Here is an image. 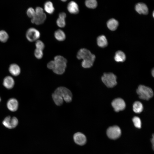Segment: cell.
I'll use <instances>...</instances> for the list:
<instances>
[{"label":"cell","mask_w":154,"mask_h":154,"mask_svg":"<svg viewBox=\"0 0 154 154\" xmlns=\"http://www.w3.org/2000/svg\"><path fill=\"white\" fill-rule=\"evenodd\" d=\"M133 110L136 113H139L143 110V107L142 104L140 102L137 101L134 102L133 104Z\"/></svg>","instance_id":"cell-23"},{"label":"cell","mask_w":154,"mask_h":154,"mask_svg":"<svg viewBox=\"0 0 154 154\" xmlns=\"http://www.w3.org/2000/svg\"><path fill=\"white\" fill-rule=\"evenodd\" d=\"M136 92L139 98L143 100H149L153 95V91L151 88L143 85L139 86Z\"/></svg>","instance_id":"cell-3"},{"label":"cell","mask_w":154,"mask_h":154,"mask_svg":"<svg viewBox=\"0 0 154 154\" xmlns=\"http://www.w3.org/2000/svg\"><path fill=\"white\" fill-rule=\"evenodd\" d=\"M154 69H153V70H152V72H151V73H152V75L153 76V77H154Z\"/></svg>","instance_id":"cell-34"},{"label":"cell","mask_w":154,"mask_h":154,"mask_svg":"<svg viewBox=\"0 0 154 154\" xmlns=\"http://www.w3.org/2000/svg\"><path fill=\"white\" fill-rule=\"evenodd\" d=\"M9 35L7 32L3 30L0 31V41L3 42L7 41Z\"/></svg>","instance_id":"cell-25"},{"label":"cell","mask_w":154,"mask_h":154,"mask_svg":"<svg viewBox=\"0 0 154 154\" xmlns=\"http://www.w3.org/2000/svg\"><path fill=\"white\" fill-rule=\"evenodd\" d=\"M116 76L112 73H105L101 79L103 83L108 88H112L117 84Z\"/></svg>","instance_id":"cell-5"},{"label":"cell","mask_w":154,"mask_h":154,"mask_svg":"<svg viewBox=\"0 0 154 154\" xmlns=\"http://www.w3.org/2000/svg\"><path fill=\"white\" fill-rule=\"evenodd\" d=\"M136 11L139 14H147L148 12V8L144 3H137L135 6Z\"/></svg>","instance_id":"cell-12"},{"label":"cell","mask_w":154,"mask_h":154,"mask_svg":"<svg viewBox=\"0 0 154 154\" xmlns=\"http://www.w3.org/2000/svg\"><path fill=\"white\" fill-rule=\"evenodd\" d=\"M118 21L112 18L109 20L107 22V25L108 28L112 31L115 30L118 25Z\"/></svg>","instance_id":"cell-17"},{"label":"cell","mask_w":154,"mask_h":154,"mask_svg":"<svg viewBox=\"0 0 154 154\" xmlns=\"http://www.w3.org/2000/svg\"><path fill=\"white\" fill-rule=\"evenodd\" d=\"M36 48L42 50L44 48V43L40 40H37L35 43Z\"/></svg>","instance_id":"cell-29"},{"label":"cell","mask_w":154,"mask_h":154,"mask_svg":"<svg viewBox=\"0 0 154 154\" xmlns=\"http://www.w3.org/2000/svg\"><path fill=\"white\" fill-rule=\"evenodd\" d=\"M97 43L101 47H104L108 44V41L105 36L104 35L99 36L97 38Z\"/></svg>","instance_id":"cell-18"},{"label":"cell","mask_w":154,"mask_h":154,"mask_svg":"<svg viewBox=\"0 0 154 154\" xmlns=\"http://www.w3.org/2000/svg\"><path fill=\"white\" fill-rule=\"evenodd\" d=\"M76 56L78 59L83 60L81 65L84 68L91 67L95 59V55L92 54L89 50L85 48L80 49L78 52Z\"/></svg>","instance_id":"cell-2"},{"label":"cell","mask_w":154,"mask_h":154,"mask_svg":"<svg viewBox=\"0 0 154 154\" xmlns=\"http://www.w3.org/2000/svg\"><path fill=\"white\" fill-rule=\"evenodd\" d=\"M67 8L69 12L71 14H76L79 11L78 6L74 1L70 2L68 5Z\"/></svg>","instance_id":"cell-14"},{"label":"cell","mask_w":154,"mask_h":154,"mask_svg":"<svg viewBox=\"0 0 154 154\" xmlns=\"http://www.w3.org/2000/svg\"><path fill=\"white\" fill-rule=\"evenodd\" d=\"M85 5L88 8L94 9L97 5V2L95 0H87L85 2Z\"/></svg>","instance_id":"cell-24"},{"label":"cell","mask_w":154,"mask_h":154,"mask_svg":"<svg viewBox=\"0 0 154 154\" xmlns=\"http://www.w3.org/2000/svg\"><path fill=\"white\" fill-rule=\"evenodd\" d=\"M73 138L75 143L80 145H84L86 142V136L80 132L75 133L74 135Z\"/></svg>","instance_id":"cell-10"},{"label":"cell","mask_w":154,"mask_h":154,"mask_svg":"<svg viewBox=\"0 0 154 154\" xmlns=\"http://www.w3.org/2000/svg\"><path fill=\"white\" fill-rule=\"evenodd\" d=\"M34 55L37 59L41 58L43 55L42 50L36 48L35 50Z\"/></svg>","instance_id":"cell-28"},{"label":"cell","mask_w":154,"mask_h":154,"mask_svg":"<svg viewBox=\"0 0 154 154\" xmlns=\"http://www.w3.org/2000/svg\"><path fill=\"white\" fill-rule=\"evenodd\" d=\"M14 81L13 78L11 76H7L3 80V85L7 88H12L14 85Z\"/></svg>","instance_id":"cell-15"},{"label":"cell","mask_w":154,"mask_h":154,"mask_svg":"<svg viewBox=\"0 0 154 154\" xmlns=\"http://www.w3.org/2000/svg\"><path fill=\"white\" fill-rule=\"evenodd\" d=\"M8 108L12 112L16 111L18 108V102L17 100L14 98L10 99L7 103Z\"/></svg>","instance_id":"cell-13"},{"label":"cell","mask_w":154,"mask_h":154,"mask_svg":"<svg viewBox=\"0 0 154 154\" xmlns=\"http://www.w3.org/2000/svg\"><path fill=\"white\" fill-rule=\"evenodd\" d=\"M35 14L40 15L44 13L43 10L42 8L38 7L36 8L35 10Z\"/></svg>","instance_id":"cell-31"},{"label":"cell","mask_w":154,"mask_h":154,"mask_svg":"<svg viewBox=\"0 0 154 154\" xmlns=\"http://www.w3.org/2000/svg\"><path fill=\"white\" fill-rule=\"evenodd\" d=\"M54 36L56 39L59 41H63L66 38L64 33L60 29H58L55 32Z\"/></svg>","instance_id":"cell-21"},{"label":"cell","mask_w":154,"mask_h":154,"mask_svg":"<svg viewBox=\"0 0 154 154\" xmlns=\"http://www.w3.org/2000/svg\"><path fill=\"white\" fill-rule=\"evenodd\" d=\"M56 23L58 26L61 28L64 27L66 25L65 19L59 17L57 19Z\"/></svg>","instance_id":"cell-27"},{"label":"cell","mask_w":154,"mask_h":154,"mask_svg":"<svg viewBox=\"0 0 154 154\" xmlns=\"http://www.w3.org/2000/svg\"><path fill=\"white\" fill-rule=\"evenodd\" d=\"M135 126L137 128H140L141 127V122L140 118L137 116L134 117L132 119Z\"/></svg>","instance_id":"cell-26"},{"label":"cell","mask_w":154,"mask_h":154,"mask_svg":"<svg viewBox=\"0 0 154 154\" xmlns=\"http://www.w3.org/2000/svg\"><path fill=\"white\" fill-rule=\"evenodd\" d=\"M2 123L7 128L11 129L15 128L17 126L18 121L15 117H11L10 116H8L4 119Z\"/></svg>","instance_id":"cell-8"},{"label":"cell","mask_w":154,"mask_h":154,"mask_svg":"<svg viewBox=\"0 0 154 154\" xmlns=\"http://www.w3.org/2000/svg\"><path fill=\"white\" fill-rule=\"evenodd\" d=\"M112 105L115 111L116 112L123 110L125 107V104L124 101L120 98L114 100L112 102Z\"/></svg>","instance_id":"cell-9"},{"label":"cell","mask_w":154,"mask_h":154,"mask_svg":"<svg viewBox=\"0 0 154 154\" xmlns=\"http://www.w3.org/2000/svg\"><path fill=\"white\" fill-rule=\"evenodd\" d=\"M52 99L56 105L57 106H60L63 104V99L60 96L53 93L52 94Z\"/></svg>","instance_id":"cell-22"},{"label":"cell","mask_w":154,"mask_h":154,"mask_svg":"<svg viewBox=\"0 0 154 154\" xmlns=\"http://www.w3.org/2000/svg\"><path fill=\"white\" fill-rule=\"evenodd\" d=\"M40 36L39 31L34 28H30L27 31L26 37L28 40L33 42L37 40Z\"/></svg>","instance_id":"cell-7"},{"label":"cell","mask_w":154,"mask_h":154,"mask_svg":"<svg viewBox=\"0 0 154 154\" xmlns=\"http://www.w3.org/2000/svg\"><path fill=\"white\" fill-rule=\"evenodd\" d=\"M67 60L63 56L60 55L55 56L54 60L50 61L47 64V68L52 70L53 72L58 75L63 74L66 67Z\"/></svg>","instance_id":"cell-1"},{"label":"cell","mask_w":154,"mask_h":154,"mask_svg":"<svg viewBox=\"0 0 154 154\" xmlns=\"http://www.w3.org/2000/svg\"><path fill=\"white\" fill-rule=\"evenodd\" d=\"M54 93L61 96L66 103H70L72 101V93L70 90L65 87H59L55 90Z\"/></svg>","instance_id":"cell-4"},{"label":"cell","mask_w":154,"mask_h":154,"mask_svg":"<svg viewBox=\"0 0 154 154\" xmlns=\"http://www.w3.org/2000/svg\"><path fill=\"white\" fill-rule=\"evenodd\" d=\"M44 9L45 11L49 14L53 13L54 10L52 3L49 1H47L45 3Z\"/></svg>","instance_id":"cell-20"},{"label":"cell","mask_w":154,"mask_h":154,"mask_svg":"<svg viewBox=\"0 0 154 154\" xmlns=\"http://www.w3.org/2000/svg\"><path fill=\"white\" fill-rule=\"evenodd\" d=\"M1 98L0 97V102L1 101Z\"/></svg>","instance_id":"cell-35"},{"label":"cell","mask_w":154,"mask_h":154,"mask_svg":"<svg viewBox=\"0 0 154 154\" xmlns=\"http://www.w3.org/2000/svg\"><path fill=\"white\" fill-rule=\"evenodd\" d=\"M27 13L29 17L32 18L35 14V11L33 8L29 7L27 10Z\"/></svg>","instance_id":"cell-30"},{"label":"cell","mask_w":154,"mask_h":154,"mask_svg":"<svg viewBox=\"0 0 154 154\" xmlns=\"http://www.w3.org/2000/svg\"><path fill=\"white\" fill-rule=\"evenodd\" d=\"M114 58L117 62H123L125 60L126 56L123 52L118 50L116 52Z\"/></svg>","instance_id":"cell-19"},{"label":"cell","mask_w":154,"mask_h":154,"mask_svg":"<svg viewBox=\"0 0 154 154\" xmlns=\"http://www.w3.org/2000/svg\"><path fill=\"white\" fill-rule=\"evenodd\" d=\"M66 17V14L64 12H62L60 13L59 14V17L63 18L64 19H65Z\"/></svg>","instance_id":"cell-32"},{"label":"cell","mask_w":154,"mask_h":154,"mask_svg":"<svg viewBox=\"0 0 154 154\" xmlns=\"http://www.w3.org/2000/svg\"><path fill=\"white\" fill-rule=\"evenodd\" d=\"M46 19V15L44 13L36 15L31 18L32 23L39 25L43 23Z\"/></svg>","instance_id":"cell-11"},{"label":"cell","mask_w":154,"mask_h":154,"mask_svg":"<svg viewBox=\"0 0 154 154\" xmlns=\"http://www.w3.org/2000/svg\"><path fill=\"white\" fill-rule=\"evenodd\" d=\"M121 134L120 128L118 126L115 125L109 127L107 130V134L109 138L115 139L119 137Z\"/></svg>","instance_id":"cell-6"},{"label":"cell","mask_w":154,"mask_h":154,"mask_svg":"<svg viewBox=\"0 0 154 154\" xmlns=\"http://www.w3.org/2000/svg\"><path fill=\"white\" fill-rule=\"evenodd\" d=\"M9 70L10 72L13 75L17 76L20 72V68L19 66L15 64H11L9 67Z\"/></svg>","instance_id":"cell-16"},{"label":"cell","mask_w":154,"mask_h":154,"mask_svg":"<svg viewBox=\"0 0 154 154\" xmlns=\"http://www.w3.org/2000/svg\"><path fill=\"white\" fill-rule=\"evenodd\" d=\"M151 142H152V143L153 144V145H154V136H153V138H152V139H151Z\"/></svg>","instance_id":"cell-33"}]
</instances>
